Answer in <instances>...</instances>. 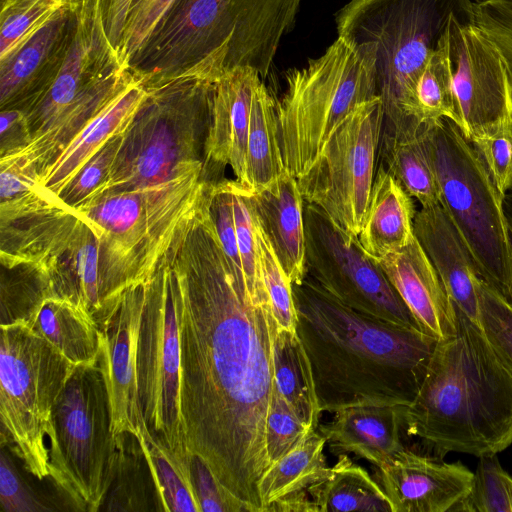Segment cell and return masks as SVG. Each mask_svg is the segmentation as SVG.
I'll list each match as a JSON object with an SVG mask.
<instances>
[{
    "label": "cell",
    "mask_w": 512,
    "mask_h": 512,
    "mask_svg": "<svg viewBox=\"0 0 512 512\" xmlns=\"http://www.w3.org/2000/svg\"><path fill=\"white\" fill-rule=\"evenodd\" d=\"M414 205L401 184L379 165L358 241L374 260L405 247L414 237Z\"/></svg>",
    "instance_id": "cell-24"
},
{
    "label": "cell",
    "mask_w": 512,
    "mask_h": 512,
    "mask_svg": "<svg viewBox=\"0 0 512 512\" xmlns=\"http://www.w3.org/2000/svg\"><path fill=\"white\" fill-rule=\"evenodd\" d=\"M132 2L133 0H101L106 34L110 44L119 53V55L126 21Z\"/></svg>",
    "instance_id": "cell-44"
},
{
    "label": "cell",
    "mask_w": 512,
    "mask_h": 512,
    "mask_svg": "<svg viewBox=\"0 0 512 512\" xmlns=\"http://www.w3.org/2000/svg\"><path fill=\"white\" fill-rule=\"evenodd\" d=\"M473 2H482V1H485V0H472Z\"/></svg>",
    "instance_id": "cell-46"
},
{
    "label": "cell",
    "mask_w": 512,
    "mask_h": 512,
    "mask_svg": "<svg viewBox=\"0 0 512 512\" xmlns=\"http://www.w3.org/2000/svg\"><path fill=\"white\" fill-rule=\"evenodd\" d=\"M375 48L337 36L301 68L286 72L276 99L277 134L285 170L297 180L316 165L332 135L377 95Z\"/></svg>",
    "instance_id": "cell-6"
},
{
    "label": "cell",
    "mask_w": 512,
    "mask_h": 512,
    "mask_svg": "<svg viewBox=\"0 0 512 512\" xmlns=\"http://www.w3.org/2000/svg\"><path fill=\"white\" fill-rule=\"evenodd\" d=\"M0 329L1 445L43 480L50 477L53 406L75 365L24 321Z\"/></svg>",
    "instance_id": "cell-9"
},
{
    "label": "cell",
    "mask_w": 512,
    "mask_h": 512,
    "mask_svg": "<svg viewBox=\"0 0 512 512\" xmlns=\"http://www.w3.org/2000/svg\"><path fill=\"white\" fill-rule=\"evenodd\" d=\"M472 22L499 48L512 77V0L473 2Z\"/></svg>",
    "instance_id": "cell-40"
},
{
    "label": "cell",
    "mask_w": 512,
    "mask_h": 512,
    "mask_svg": "<svg viewBox=\"0 0 512 512\" xmlns=\"http://www.w3.org/2000/svg\"><path fill=\"white\" fill-rule=\"evenodd\" d=\"M414 235L434 266L453 305L479 325L475 261L440 204L422 207L414 218Z\"/></svg>",
    "instance_id": "cell-19"
},
{
    "label": "cell",
    "mask_w": 512,
    "mask_h": 512,
    "mask_svg": "<svg viewBox=\"0 0 512 512\" xmlns=\"http://www.w3.org/2000/svg\"><path fill=\"white\" fill-rule=\"evenodd\" d=\"M275 389L298 418L312 430L320 410L309 359L297 332L277 328L274 343Z\"/></svg>",
    "instance_id": "cell-27"
},
{
    "label": "cell",
    "mask_w": 512,
    "mask_h": 512,
    "mask_svg": "<svg viewBox=\"0 0 512 512\" xmlns=\"http://www.w3.org/2000/svg\"><path fill=\"white\" fill-rule=\"evenodd\" d=\"M392 512H447L470 491L474 472L403 447L377 467Z\"/></svg>",
    "instance_id": "cell-14"
},
{
    "label": "cell",
    "mask_w": 512,
    "mask_h": 512,
    "mask_svg": "<svg viewBox=\"0 0 512 512\" xmlns=\"http://www.w3.org/2000/svg\"><path fill=\"white\" fill-rule=\"evenodd\" d=\"M315 512H392L391 503L379 483L355 464L347 454L328 467L307 489Z\"/></svg>",
    "instance_id": "cell-25"
},
{
    "label": "cell",
    "mask_w": 512,
    "mask_h": 512,
    "mask_svg": "<svg viewBox=\"0 0 512 512\" xmlns=\"http://www.w3.org/2000/svg\"><path fill=\"white\" fill-rule=\"evenodd\" d=\"M75 0H2L0 62L10 58Z\"/></svg>",
    "instance_id": "cell-32"
},
{
    "label": "cell",
    "mask_w": 512,
    "mask_h": 512,
    "mask_svg": "<svg viewBox=\"0 0 512 512\" xmlns=\"http://www.w3.org/2000/svg\"><path fill=\"white\" fill-rule=\"evenodd\" d=\"M165 260L174 283L188 449L241 512H263L258 486L270 467L266 425L277 332L267 291L235 273L209 203Z\"/></svg>",
    "instance_id": "cell-1"
},
{
    "label": "cell",
    "mask_w": 512,
    "mask_h": 512,
    "mask_svg": "<svg viewBox=\"0 0 512 512\" xmlns=\"http://www.w3.org/2000/svg\"><path fill=\"white\" fill-rule=\"evenodd\" d=\"M145 285L128 290L101 330L99 361L104 371L115 435L136 434L144 420L137 384V347Z\"/></svg>",
    "instance_id": "cell-15"
},
{
    "label": "cell",
    "mask_w": 512,
    "mask_h": 512,
    "mask_svg": "<svg viewBox=\"0 0 512 512\" xmlns=\"http://www.w3.org/2000/svg\"><path fill=\"white\" fill-rule=\"evenodd\" d=\"M147 461L157 509L199 512L191 479L190 457L182 459L150 433L144 420L135 434ZM191 456V455H190Z\"/></svg>",
    "instance_id": "cell-28"
},
{
    "label": "cell",
    "mask_w": 512,
    "mask_h": 512,
    "mask_svg": "<svg viewBox=\"0 0 512 512\" xmlns=\"http://www.w3.org/2000/svg\"><path fill=\"white\" fill-rule=\"evenodd\" d=\"M263 80L251 68H237L214 83L210 120L204 141L205 162L229 165L240 185L245 162L254 90Z\"/></svg>",
    "instance_id": "cell-17"
},
{
    "label": "cell",
    "mask_w": 512,
    "mask_h": 512,
    "mask_svg": "<svg viewBox=\"0 0 512 512\" xmlns=\"http://www.w3.org/2000/svg\"><path fill=\"white\" fill-rule=\"evenodd\" d=\"M193 489L202 512H241L234 500L225 492L209 467L197 455L190 456Z\"/></svg>",
    "instance_id": "cell-42"
},
{
    "label": "cell",
    "mask_w": 512,
    "mask_h": 512,
    "mask_svg": "<svg viewBox=\"0 0 512 512\" xmlns=\"http://www.w3.org/2000/svg\"><path fill=\"white\" fill-rule=\"evenodd\" d=\"M20 320L73 365H92L98 361L101 332L92 318L68 299L49 294L44 289Z\"/></svg>",
    "instance_id": "cell-23"
},
{
    "label": "cell",
    "mask_w": 512,
    "mask_h": 512,
    "mask_svg": "<svg viewBox=\"0 0 512 512\" xmlns=\"http://www.w3.org/2000/svg\"><path fill=\"white\" fill-rule=\"evenodd\" d=\"M325 437L312 430L293 450L272 464L259 481L263 512L276 501L306 489L328 468Z\"/></svg>",
    "instance_id": "cell-29"
},
{
    "label": "cell",
    "mask_w": 512,
    "mask_h": 512,
    "mask_svg": "<svg viewBox=\"0 0 512 512\" xmlns=\"http://www.w3.org/2000/svg\"><path fill=\"white\" fill-rule=\"evenodd\" d=\"M147 96L145 81L131 70L128 79L40 171L39 193L48 202L60 205L59 195L90 158L126 131Z\"/></svg>",
    "instance_id": "cell-16"
},
{
    "label": "cell",
    "mask_w": 512,
    "mask_h": 512,
    "mask_svg": "<svg viewBox=\"0 0 512 512\" xmlns=\"http://www.w3.org/2000/svg\"><path fill=\"white\" fill-rule=\"evenodd\" d=\"M253 210V209H252ZM254 214V212H253ZM258 260L263 282L279 330L296 332L297 312L292 282L280 264L274 249L255 214Z\"/></svg>",
    "instance_id": "cell-33"
},
{
    "label": "cell",
    "mask_w": 512,
    "mask_h": 512,
    "mask_svg": "<svg viewBox=\"0 0 512 512\" xmlns=\"http://www.w3.org/2000/svg\"><path fill=\"white\" fill-rule=\"evenodd\" d=\"M384 111L379 96L359 105L330 138L313 169L297 180L303 198L358 238L375 178Z\"/></svg>",
    "instance_id": "cell-11"
},
{
    "label": "cell",
    "mask_w": 512,
    "mask_h": 512,
    "mask_svg": "<svg viewBox=\"0 0 512 512\" xmlns=\"http://www.w3.org/2000/svg\"><path fill=\"white\" fill-rule=\"evenodd\" d=\"M469 140L504 197L512 191V121L500 123Z\"/></svg>",
    "instance_id": "cell-36"
},
{
    "label": "cell",
    "mask_w": 512,
    "mask_h": 512,
    "mask_svg": "<svg viewBox=\"0 0 512 512\" xmlns=\"http://www.w3.org/2000/svg\"><path fill=\"white\" fill-rule=\"evenodd\" d=\"M376 261L426 334L441 340L455 333L454 305L415 235Z\"/></svg>",
    "instance_id": "cell-18"
},
{
    "label": "cell",
    "mask_w": 512,
    "mask_h": 512,
    "mask_svg": "<svg viewBox=\"0 0 512 512\" xmlns=\"http://www.w3.org/2000/svg\"><path fill=\"white\" fill-rule=\"evenodd\" d=\"M123 134L112 138L82 167L59 195L62 206L73 210L104 183L121 148Z\"/></svg>",
    "instance_id": "cell-39"
},
{
    "label": "cell",
    "mask_w": 512,
    "mask_h": 512,
    "mask_svg": "<svg viewBox=\"0 0 512 512\" xmlns=\"http://www.w3.org/2000/svg\"><path fill=\"white\" fill-rule=\"evenodd\" d=\"M292 287L296 332L310 362L322 412L408 407L414 401L436 338L361 314L307 276Z\"/></svg>",
    "instance_id": "cell-2"
},
{
    "label": "cell",
    "mask_w": 512,
    "mask_h": 512,
    "mask_svg": "<svg viewBox=\"0 0 512 512\" xmlns=\"http://www.w3.org/2000/svg\"><path fill=\"white\" fill-rule=\"evenodd\" d=\"M399 406H357L335 412L331 421L318 426L336 456L353 454L376 467L403 448Z\"/></svg>",
    "instance_id": "cell-22"
},
{
    "label": "cell",
    "mask_w": 512,
    "mask_h": 512,
    "mask_svg": "<svg viewBox=\"0 0 512 512\" xmlns=\"http://www.w3.org/2000/svg\"><path fill=\"white\" fill-rule=\"evenodd\" d=\"M1 155L27 145L31 133L21 110L9 108L0 114Z\"/></svg>",
    "instance_id": "cell-43"
},
{
    "label": "cell",
    "mask_w": 512,
    "mask_h": 512,
    "mask_svg": "<svg viewBox=\"0 0 512 512\" xmlns=\"http://www.w3.org/2000/svg\"><path fill=\"white\" fill-rule=\"evenodd\" d=\"M118 449L98 361L75 366L52 411L50 477L85 511H98L114 481Z\"/></svg>",
    "instance_id": "cell-8"
},
{
    "label": "cell",
    "mask_w": 512,
    "mask_h": 512,
    "mask_svg": "<svg viewBox=\"0 0 512 512\" xmlns=\"http://www.w3.org/2000/svg\"><path fill=\"white\" fill-rule=\"evenodd\" d=\"M426 130L416 136H401L382 129L381 155L387 171L405 191L422 207H431L440 204V192L425 139Z\"/></svg>",
    "instance_id": "cell-30"
},
{
    "label": "cell",
    "mask_w": 512,
    "mask_h": 512,
    "mask_svg": "<svg viewBox=\"0 0 512 512\" xmlns=\"http://www.w3.org/2000/svg\"><path fill=\"white\" fill-rule=\"evenodd\" d=\"M454 309L456 331L437 340L403 427L439 458L497 454L512 444V374L480 326Z\"/></svg>",
    "instance_id": "cell-3"
},
{
    "label": "cell",
    "mask_w": 512,
    "mask_h": 512,
    "mask_svg": "<svg viewBox=\"0 0 512 512\" xmlns=\"http://www.w3.org/2000/svg\"><path fill=\"white\" fill-rule=\"evenodd\" d=\"M248 195L253 212L292 285L300 284L306 276V237L304 198L297 179L285 171L268 187Z\"/></svg>",
    "instance_id": "cell-21"
},
{
    "label": "cell",
    "mask_w": 512,
    "mask_h": 512,
    "mask_svg": "<svg viewBox=\"0 0 512 512\" xmlns=\"http://www.w3.org/2000/svg\"><path fill=\"white\" fill-rule=\"evenodd\" d=\"M277 134L276 99L261 80L253 94L243 186L258 192L275 182L284 172Z\"/></svg>",
    "instance_id": "cell-26"
},
{
    "label": "cell",
    "mask_w": 512,
    "mask_h": 512,
    "mask_svg": "<svg viewBox=\"0 0 512 512\" xmlns=\"http://www.w3.org/2000/svg\"><path fill=\"white\" fill-rule=\"evenodd\" d=\"M504 471L497 454L480 456L469 493L451 511L511 512Z\"/></svg>",
    "instance_id": "cell-34"
},
{
    "label": "cell",
    "mask_w": 512,
    "mask_h": 512,
    "mask_svg": "<svg viewBox=\"0 0 512 512\" xmlns=\"http://www.w3.org/2000/svg\"><path fill=\"white\" fill-rule=\"evenodd\" d=\"M203 172L199 161L157 184L96 191L72 210L99 240L106 324L128 290L153 278L207 204L213 183Z\"/></svg>",
    "instance_id": "cell-4"
},
{
    "label": "cell",
    "mask_w": 512,
    "mask_h": 512,
    "mask_svg": "<svg viewBox=\"0 0 512 512\" xmlns=\"http://www.w3.org/2000/svg\"><path fill=\"white\" fill-rule=\"evenodd\" d=\"M459 129L468 138L512 121V77L496 46L473 22L454 15L449 28Z\"/></svg>",
    "instance_id": "cell-13"
},
{
    "label": "cell",
    "mask_w": 512,
    "mask_h": 512,
    "mask_svg": "<svg viewBox=\"0 0 512 512\" xmlns=\"http://www.w3.org/2000/svg\"><path fill=\"white\" fill-rule=\"evenodd\" d=\"M74 24L75 1L10 58L0 62L2 110L16 107L53 79L64 60Z\"/></svg>",
    "instance_id": "cell-20"
},
{
    "label": "cell",
    "mask_w": 512,
    "mask_h": 512,
    "mask_svg": "<svg viewBox=\"0 0 512 512\" xmlns=\"http://www.w3.org/2000/svg\"><path fill=\"white\" fill-rule=\"evenodd\" d=\"M304 224L308 278L361 314L423 331L377 261L363 250L358 238L344 233L310 203L304 206Z\"/></svg>",
    "instance_id": "cell-12"
},
{
    "label": "cell",
    "mask_w": 512,
    "mask_h": 512,
    "mask_svg": "<svg viewBox=\"0 0 512 512\" xmlns=\"http://www.w3.org/2000/svg\"><path fill=\"white\" fill-rule=\"evenodd\" d=\"M176 0H133L122 38L120 56L129 67Z\"/></svg>",
    "instance_id": "cell-38"
},
{
    "label": "cell",
    "mask_w": 512,
    "mask_h": 512,
    "mask_svg": "<svg viewBox=\"0 0 512 512\" xmlns=\"http://www.w3.org/2000/svg\"><path fill=\"white\" fill-rule=\"evenodd\" d=\"M472 8V0H350L336 13L337 36L374 45L383 129L414 136L430 126L416 117L417 82L452 17Z\"/></svg>",
    "instance_id": "cell-5"
},
{
    "label": "cell",
    "mask_w": 512,
    "mask_h": 512,
    "mask_svg": "<svg viewBox=\"0 0 512 512\" xmlns=\"http://www.w3.org/2000/svg\"><path fill=\"white\" fill-rule=\"evenodd\" d=\"M440 205L472 255L479 277L512 305V235L500 194L472 142L449 119L425 132Z\"/></svg>",
    "instance_id": "cell-7"
},
{
    "label": "cell",
    "mask_w": 512,
    "mask_h": 512,
    "mask_svg": "<svg viewBox=\"0 0 512 512\" xmlns=\"http://www.w3.org/2000/svg\"><path fill=\"white\" fill-rule=\"evenodd\" d=\"M449 28L429 57L416 85V117L422 125L446 118L460 126L453 88Z\"/></svg>",
    "instance_id": "cell-31"
},
{
    "label": "cell",
    "mask_w": 512,
    "mask_h": 512,
    "mask_svg": "<svg viewBox=\"0 0 512 512\" xmlns=\"http://www.w3.org/2000/svg\"><path fill=\"white\" fill-rule=\"evenodd\" d=\"M504 479H505V482H506V485H507V490H508V495H509V500H510V505H511V512H512V476L504 471Z\"/></svg>",
    "instance_id": "cell-45"
},
{
    "label": "cell",
    "mask_w": 512,
    "mask_h": 512,
    "mask_svg": "<svg viewBox=\"0 0 512 512\" xmlns=\"http://www.w3.org/2000/svg\"><path fill=\"white\" fill-rule=\"evenodd\" d=\"M137 384L141 412L150 433L176 456L188 459L191 452L181 413L174 283L165 258L145 284L137 347Z\"/></svg>",
    "instance_id": "cell-10"
},
{
    "label": "cell",
    "mask_w": 512,
    "mask_h": 512,
    "mask_svg": "<svg viewBox=\"0 0 512 512\" xmlns=\"http://www.w3.org/2000/svg\"><path fill=\"white\" fill-rule=\"evenodd\" d=\"M2 446V445H1ZM0 501L6 512H42L50 509L36 497L22 479L2 446L0 456Z\"/></svg>",
    "instance_id": "cell-41"
},
{
    "label": "cell",
    "mask_w": 512,
    "mask_h": 512,
    "mask_svg": "<svg viewBox=\"0 0 512 512\" xmlns=\"http://www.w3.org/2000/svg\"><path fill=\"white\" fill-rule=\"evenodd\" d=\"M311 431L275 389L266 425L270 466L293 450Z\"/></svg>",
    "instance_id": "cell-37"
},
{
    "label": "cell",
    "mask_w": 512,
    "mask_h": 512,
    "mask_svg": "<svg viewBox=\"0 0 512 512\" xmlns=\"http://www.w3.org/2000/svg\"><path fill=\"white\" fill-rule=\"evenodd\" d=\"M479 326L497 357L512 374V305L481 278L476 281Z\"/></svg>",
    "instance_id": "cell-35"
}]
</instances>
